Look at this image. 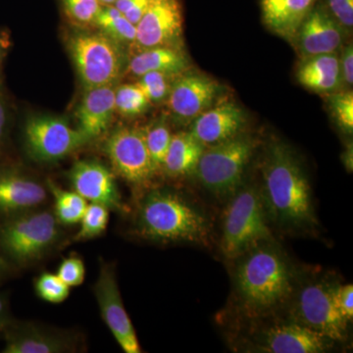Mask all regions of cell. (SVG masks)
Listing matches in <instances>:
<instances>
[{"label":"cell","instance_id":"obj_1","mask_svg":"<svg viewBox=\"0 0 353 353\" xmlns=\"http://www.w3.org/2000/svg\"><path fill=\"white\" fill-rule=\"evenodd\" d=\"M260 190L267 214L278 225L304 229L316 225L311 188L296 153L283 141L266 146Z\"/></svg>","mask_w":353,"mask_h":353},{"label":"cell","instance_id":"obj_2","mask_svg":"<svg viewBox=\"0 0 353 353\" xmlns=\"http://www.w3.org/2000/svg\"><path fill=\"white\" fill-rule=\"evenodd\" d=\"M271 241L255 245L236 259L239 262L234 269V288L248 315L269 314L294 294V267Z\"/></svg>","mask_w":353,"mask_h":353},{"label":"cell","instance_id":"obj_3","mask_svg":"<svg viewBox=\"0 0 353 353\" xmlns=\"http://www.w3.org/2000/svg\"><path fill=\"white\" fill-rule=\"evenodd\" d=\"M139 236L157 243L208 245L209 223L205 216L178 192L153 190L139 205L137 216Z\"/></svg>","mask_w":353,"mask_h":353},{"label":"cell","instance_id":"obj_4","mask_svg":"<svg viewBox=\"0 0 353 353\" xmlns=\"http://www.w3.org/2000/svg\"><path fill=\"white\" fill-rule=\"evenodd\" d=\"M66 46L85 90L116 85L126 72V48L99 30L70 32Z\"/></svg>","mask_w":353,"mask_h":353},{"label":"cell","instance_id":"obj_5","mask_svg":"<svg viewBox=\"0 0 353 353\" xmlns=\"http://www.w3.org/2000/svg\"><path fill=\"white\" fill-rule=\"evenodd\" d=\"M257 145L256 138L243 132L206 146L194 174L202 187L215 196H232L240 190Z\"/></svg>","mask_w":353,"mask_h":353},{"label":"cell","instance_id":"obj_6","mask_svg":"<svg viewBox=\"0 0 353 353\" xmlns=\"http://www.w3.org/2000/svg\"><path fill=\"white\" fill-rule=\"evenodd\" d=\"M259 188L248 185L233 194L225 211L221 239V250L227 259H236L255 245L272 240Z\"/></svg>","mask_w":353,"mask_h":353},{"label":"cell","instance_id":"obj_7","mask_svg":"<svg viewBox=\"0 0 353 353\" xmlns=\"http://www.w3.org/2000/svg\"><path fill=\"white\" fill-rule=\"evenodd\" d=\"M59 236V222L53 213L25 211L0 222V254L14 263H32L46 254Z\"/></svg>","mask_w":353,"mask_h":353},{"label":"cell","instance_id":"obj_8","mask_svg":"<svg viewBox=\"0 0 353 353\" xmlns=\"http://www.w3.org/2000/svg\"><path fill=\"white\" fill-rule=\"evenodd\" d=\"M336 285L338 283L326 278L304 285L296 294L292 319L330 340L341 343L347 339L348 322L334 303Z\"/></svg>","mask_w":353,"mask_h":353},{"label":"cell","instance_id":"obj_9","mask_svg":"<svg viewBox=\"0 0 353 353\" xmlns=\"http://www.w3.org/2000/svg\"><path fill=\"white\" fill-rule=\"evenodd\" d=\"M26 150L34 161L52 163L72 154L90 141L65 118L32 115L24 126Z\"/></svg>","mask_w":353,"mask_h":353},{"label":"cell","instance_id":"obj_10","mask_svg":"<svg viewBox=\"0 0 353 353\" xmlns=\"http://www.w3.org/2000/svg\"><path fill=\"white\" fill-rule=\"evenodd\" d=\"M104 152L114 171L137 187L145 185L157 174L146 148L143 128L116 127L104 143Z\"/></svg>","mask_w":353,"mask_h":353},{"label":"cell","instance_id":"obj_11","mask_svg":"<svg viewBox=\"0 0 353 353\" xmlns=\"http://www.w3.org/2000/svg\"><path fill=\"white\" fill-rule=\"evenodd\" d=\"M94 290L102 319L123 352L141 353L136 330L123 303L114 265L102 262Z\"/></svg>","mask_w":353,"mask_h":353},{"label":"cell","instance_id":"obj_12","mask_svg":"<svg viewBox=\"0 0 353 353\" xmlns=\"http://www.w3.org/2000/svg\"><path fill=\"white\" fill-rule=\"evenodd\" d=\"M136 28V41L132 48L137 51L157 46L183 48L181 0H150L148 10Z\"/></svg>","mask_w":353,"mask_h":353},{"label":"cell","instance_id":"obj_13","mask_svg":"<svg viewBox=\"0 0 353 353\" xmlns=\"http://www.w3.org/2000/svg\"><path fill=\"white\" fill-rule=\"evenodd\" d=\"M223 88L214 79L187 71L176 76L167 102L172 117L180 124H190L197 116L212 108Z\"/></svg>","mask_w":353,"mask_h":353},{"label":"cell","instance_id":"obj_14","mask_svg":"<svg viewBox=\"0 0 353 353\" xmlns=\"http://www.w3.org/2000/svg\"><path fill=\"white\" fill-rule=\"evenodd\" d=\"M348 34L347 30L334 19L319 0L299 26L292 44L301 59L338 52Z\"/></svg>","mask_w":353,"mask_h":353},{"label":"cell","instance_id":"obj_15","mask_svg":"<svg viewBox=\"0 0 353 353\" xmlns=\"http://www.w3.org/2000/svg\"><path fill=\"white\" fill-rule=\"evenodd\" d=\"M255 341L257 352L266 353H321L334 343L292 319L269 325Z\"/></svg>","mask_w":353,"mask_h":353},{"label":"cell","instance_id":"obj_16","mask_svg":"<svg viewBox=\"0 0 353 353\" xmlns=\"http://www.w3.org/2000/svg\"><path fill=\"white\" fill-rule=\"evenodd\" d=\"M4 353H64L76 352L73 334L36 323L11 322L3 334Z\"/></svg>","mask_w":353,"mask_h":353},{"label":"cell","instance_id":"obj_17","mask_svg":"<svg viewBox=\"0 0 353 353\" xmlns=\"http://www.w3.org/2000/svg\"><path fill=\"white\" fill-rule=\"evenodd\" d=\"M69 179L73 190L85 201L101 204L109 210H124L115 176L101 162L90 159L76 162Z\"/></svg>","mask_w":353,"mask_h":353},{"label":"cell","instance_id":"obj_18","mask_svg":"<svg viewBox=\"0 0 353 353\" xmlns=\"http://www.w3.org/2000/svg\"><path fill=\"white\" fill-rule=\"evenodd\" d=\"M246 121L245 111L238 103L224 101L197 116L189 132L206 148L243 132Z\"/></svg>","mask_w":353,"mask_h":353},{"label":"cell","instance_id":"obj_19","mask_svg":"<svg viewBox=\"0 0 353 353\" xmlns=\"http://www.w3.org/2000/svg\"><path fill=\"white\" fill-rule=\"evenodd\" d=\"M46 199L43 185L11 167H0V216L9 217L32 210Z\"/></svg>","mask_w":353,"mask_h":353},{"label":"cell","instance_id":"obj_20","mask_svg":"<svg viewBox=\"0 0 353 353\" xmlns=\"http://www.w3.org/2000/svg\"><path fill=\"white\" fill-rule=\"evenodd\" d=\"M116 85H104L85 90L76 110L78 129L88 141L99 138L110 127L115 114Z\"/></svg>","mask_w":353,"mask_h":353},{"label":"cell","instance_id":"obj_21","mask_svg":"<svg viewBox=\"0 0 353 353\" xmlns=\"http://www.w3.org/2000/svg\"><path fill=\"white\" fill-rule=\"evenodd\" d=\"M319 0H261L262 20L274 34L292 43L299 26Z\"/></svg>","mask_w":353,"mask_h":353},{"label":"cell","instance_id":"obj_22","mask_svg":"<svg viewBox=\"0 0 353 353\" xmlns=\"http://www.w3.org/2000/svg\"><path fill=\"white\" fill-rule=\"evenodd\" d=\"M296 79L304 88L317 94H330L343 90L338 53L301 58Z\"/></svg>","mask_w":353,"mask_h":353},{"label":"cell","instance_id":"obj_23","mask_svg":"<svg viewBox=\"0 0 353 353\" xmlns=\"http://www.w3.org/2000/svg\"><path fill=\"white\" fill-rule=\"evenodd\" d=\"M190 68L189 57L183 48L157 46L137 51L128 62L126 72L139 78L148 72L180 75Z\"/></svg>","mask_w":353,"mask_h":353},{"label":"cell","instance_id":"obj_24","mask_svg":"<svg viewBox=\"0 0 353 353\" xmlns=\"http://www.w3.org/2000/svg\"><path fill=\"white\" fill-rule=\"evenodd\" d=\"M205 146L189 131L179 132L172 136L162 171L172 178L194 174Z\"/></svg>","mask_w":353,"mask_h":353},{"label":"cell","instance_id":"obj_25","mask_svg":"<svg viewBox=\"0 0 353 353\" xmlns=\"http://www.w3.org/2000/svg\"><path fill=\"white\" fill-rule=\"evenodd\" d=\"M92 27L123 48H132L137 28L114 6H102Z\"/></svg>","mask_w":353,"mask_h":353},{"label":"cell","instance_id":"obj_26","mask_svg":"<svg viewBox=\"0 0 353 353\" xmlns=\"http://www.w3.org/2000/svg\"><path fill=\"white\" fill-rule=\"evenodd\" d=\"M48 188L54 199V215L59 224L71 226L80 223L88 201L75 190L61 189L53 181L48 180Z\"/></svg>","mask_w":353,"mask_h":353},{"label":"cell","instance_id":"obj_27","mask_svg":"<svg viewBox=\"0 0 353 353\" xmlns=\"http://www.w3.org/2000/svg\"><path fill=\"white\" fill-rule=\"evenodd\" d=\"M143 131L150 159L158 173L162 170L173 134L169 127L168 121L163 116L152 121L150 124L143 128Z\"/></svg>","mask_w":353,"mask_h":353},{"label":"cell","instance_id":"obj_28","mask_svg":"<svg viewBox=\"0 0 353 353\" xmlns=\"http://www.w3.org/2000/svg\"><path fill=\"white\" fill-rule=\"evenodd\" d=\"M150 104L137 83H124L115 88V112L123 117L134 118L143 115Z\"/></svg>","mask_w":353,"mask_h":353},{"label":"cell","instance_id":"obj_29","mask_svg":"<svg viewBox=\"0 0 353 353\" xmlns=\"http://www.w3.org/2000/svg\"><path fill=\"white\" fill-rule=\"evenodd\" d=\"M109 211L108 208L101 204L90 202L80 221L81 228L74 236V241L92 240L103 234L108 226Z\"/></svg>","mask_w":353,"mask_h":353},{"label":"cell","instance_id":"obj_30","mask_svg":"<svg viewBox=\"0 0 353 353\" xmlns=\"http://www.w3.org/2000/svg\"><path fill=\"white\" fill-rule=\"evenodd\" d=\"M176 76L162 72H148L139 77L137 85L141 88L150 103L166 101Z\"/></svg>","mask_w":353,"mask_h":353},{"label":"cell","instance_id":"obj_31","mask_svg":"<svg viewBox=\"0 0 353 353\" xmlns=\"http://www.w3.org/2000/svg\"><path fill=\"white\" fill-rule=\"evenodd\" d=\"M330 112L334 122L345 134L353 132V92L352 90H341L327 94Z\"/></svg>","mask_w":353,"mask_h":353},{"label":"cell","instance_id":"obj_32","mask_svg":"<svg viewBox=\"0 0 353 353\" xmlns=\"http://www.w3.org/2000/svg\"><path fill=\"white\" fill-rule=\"evenodd\" d=\"M62 11L72 24L88 27L94 24L101 8L99 0H59Z\"/></svg>","mask_w":353,"mask_h":353},{"label":"cell","instance_id":"obj_33","mask_svg":"<svg viewBox=\"0 0 353 353\" xmlns=\"http://www.w3.org/2000/svg\"><path fill=\"white\" fill-rule=\"evenodd\" d=\"M37 296L46 303H62L68 299L70 287L58 277L57 274L44 272L34 281Z\"/></svg>","mask_w":353,"mask_h":353},{"label":"cell","instance_id":"obj_34","mask_svg":"<svg viewBox=\"0 0 353 353\" xmlns=\"http://www.w3.org/2000/svg\"><path fill=\"white\" fill-rule=\"evenodd\" d=\"M57 275L70 288L82 285L85 277V267L83 259L78 255L66 257L58 267Z\"/></svg>","mask_w":353,"mask_h":353},{"label":"cell","instance_id":"obj_35","mask_svg":"<svg viewBox=\"0 0 353 353\" xmlns=\"http://www.w3.org/2000/svg\"><path fill=\"white\" fill-rule=\"evenodd\" d=\"M328 12L338 21L348 34L353 28V0H320Z\"/></svg>","mask_w":353,"mask_h":353},{"label":"cell","instance_id":"obj_36","mask_svg":"<svg viewBox=\"0 0 353 353\" xmlns=\"http://www.w3.org/2000/svg\"><path fill=\"white\" fill-rule=\"evenodd\" d=\"M150 0H117L114 6L127 18L132 24L137 26L145 15L150 6Z\"/></svg>","mask_w":353,"mask_h":353},{"label":"cell","instance_id":"obj_37","mask_svg":"<svg viewBox=\"0 0 353 353\" xmlns=\"http://www.w3.org/2000/svg\"><path fill=\"white\" fill-rule=\"evenodd\" d=\"M334 303L341 315L347 322L353 318V285L352 284L336 285L334 289Z\"/></svg>","mask_w":353,"mask_h":353},{"label":"cell","instance_id":"obj_38","mask_svg":"<svg viewBox=\"0 0 353 353\" xmlns=\"http://www.w3.org/2000/svg\"><path fill=\"white\" fill-rule=\"evenodd\" d=\"M341 55H339L343 90H350L353 83V44L348 43L341 46Z\"/></svg>","mask_w":353,"mask_h":353},{"label":"cell","instance_id":"obj_39","mask_svg":"<svg viewBox=\"0 0 353 353\" xmlns=\"http://www.w3.org/2000/svg\"><path fill=\"white\" fill-rule=\"evenodd\" d=\"M12 321L9 312L8 303L3 296H0V334H3L8 325Z\"/></svg>","mask_w":353,"mask_h":353},{"label":"cell","instance_id":"obj_40","mask_svg":"<svg viewBox=\"0 0 353 353\" xmlns=\"http://www.w3.org/2000/svg\"><path fill=\"white\" fill-rule=\"evenodd\" d=\"M7 125V114L6 104L3 101L0 99V153L3 148L4 141H6Z\"/></svg>","mask_w":353,"mask_h":353},{"label":"cell","instance_id":"obj_41","mask_svg":"<svg viewBox=\"0 0 353 353\" xmlns=\"http://www.w3.org/2000/svg\"><path fill=\"white\" fill-rule=\"evenodd\" d=\"M341 162L345 167L348 173H352L353 170V145L352 141L347 143L345 150L341 153Z\"/></svg>","mask_w":353,"mask_h":353},{"label":"cell","instance_id":"obj_42","mask_svg":"<svg viewBox=\"0 0 353 353\" xmlns=\"http://www.w3.org/2000/svg\"><path fill=\"white\" fill-rule=\"evenodd\" d=\"M9 270L8 261L1 254H0V277L7 273Z\"/></svg>","mask_w":353,"mask_h":353},{"label":"cell","instance_id":"obj_43","mask_svg":"<svg viewBox=\"0 0 353 353\" xmlns=\"http://www.w3.org/2000/svg\"><path fill=\"white\" fill-rule=\"evenodd\" d=\"M101 6H114L117 0H99Z\"/></svg>","mask_w":353,"mask_h":353},{"label":"cell","instance_id":"obj_44","mask_svg":"<svg viewBox=\"0 0 353 353\" xmlns=\"http://www.w3.org/2000/svg\"><path fill=\"white\" fill-rule=\"evenodd\" d=\"M4 51H6V48H4L3 43H2L1 39H0V62L3 59Z\"/></svg>","mask_w":353,"mask_h":353}]
</instances>
